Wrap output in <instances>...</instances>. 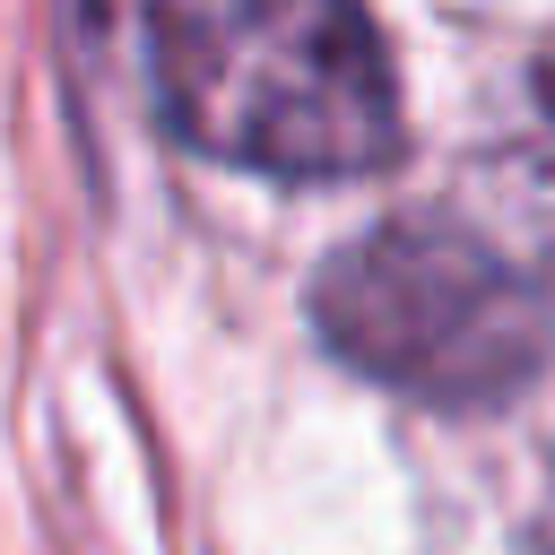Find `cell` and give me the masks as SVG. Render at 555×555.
I'll use <instances>...</instances> for the list:
<instances>
[{
  "mask_svg": "<svg viewBox=\"0 0 555 555\" xmlns=\"http://www.w3.org/2000/svg\"><path fill=\"white\" fill-rule=\"evenodd\" d=\"M165 121L243 173L338 182L399 147V87L364 0H156Z\"/></svg>",
  "mask_w": 555,
  "mask_h": 555,
  "instance_id": "6da1fadb",
  "label": "cell"
},
{
  "mask_svg": "<svg viewBox=\"0 0 555 555\" xmlns=\"http://www.w3.org/2000/svg\"><path fill=\"white\" fill-rule=\"evenodd\" d=\"M321 338L416 399H503L546 347L538 286L468 225L390 217L312 286Z\"/></svg>",
  "mask_w": 555,
  "mask_h": 555,
  "instance_id": "7a4b0ae2",
  "label": "cell"
}]
</instances>
